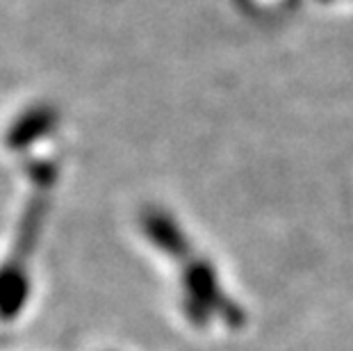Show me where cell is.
Wrapping results in <instances>:
<instances>
[{"label": "cell", "mask_w": 353, "mask_h": 351, "mask_svg": "<svg viewBox=\"0 0 353 351\" xmlns=\"http://www.w3.org/2000/svg\"><path fill=\"white\" fill-rule=\"evenodd\" d=\"M46 121H48V114H32V117H26L23 121H21V126L17 130L12 132L10 137V144H26V141L30 139H37L41 135L39 128H46Z\"/></svg>", "instance_id": "6da1fadb"}]
</instances>
